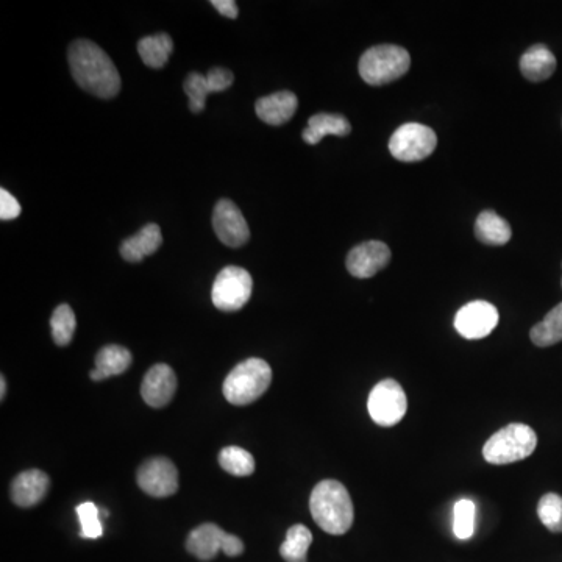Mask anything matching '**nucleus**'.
I'll use <instances>...</instances> for the list:
<instances>
[{"mask_svg":"<svg viewBox=\"0 0 562 562\" xmlns=\"http://www.w3.org/2000/svg\"><path fill=\"white\" fill-rule=\"evenodd\" d=\"M310 511L314 522L333 536L346 534L355 519L349 491L336 480H324L317 484L311 492Z\"/></svg>","mask_w":562,"mask_h":562,"instance_id":"obj_2","label":"nucleus"},{"mask_svg":"<svg viewBox=\"0 0 562 562\" xmlns=\"http://www.w3.org/2000/svg\"><path fill=\"white\" fill-rule=\"evenodd\" d=\"M207 79L210 82L213 93H222V91L233 85L235 75L225 68H213L208 72Z\"/></svg>","mask_w":562,"mask_h":562,"instance_id":"obj_32","label":"nucleus"},{"mask_svg":"<svg viewBox=\"0 0 562 562\" xmlns=\"http://www.w3.org/2000/svg\"><path fill=\"white\" fill-rule=\"evenodd\" d=\"M222 552L227 556H239L244 552V544H242L241 539L236 538L233 534H228L225 536L224 547H222Z\"/></svg>","mask_w":562,"mask_h":562,"instance_id":"obj_34","label":"nucleus"},{"mask_svg":"<svg viewBox=\"0 0 562 562\" xmlns=\"http://www.w3.org/2000/svg\"><path fill=\"white\" fill-rule=\"evenodd\" d=\"M475 235L478 241L488 246H505L511 241V227L503 217L498 216L494 211H483L475 222Z\"/></svg>","mask_w":562,"mask_h":562,"instance_id":"obj_21","label":"nucleus"},{"mask_svg":"<svg viewBox=\"0 0 562 562\" xmlns=\"http://www.w3.org/2000/svg\"><path fill=\"white\" fill-rule=\"evenodd\" d=\"M391 261V249L385 242L367 241L353 247L347 255V271L356 278H370Z\"/></svg>","mask_w":562,"mask_h":562,"instance_id":"obj_12","label":"nucleus"},{"mask_svg":"<svg viewBox=\"0 0 562 562\" xmlns=\"http://www.w3.org/2000/svg\"><path fill=\"white\" fill-rule=\"evenodd\" d=\"M186 96L189 99V110L193 113H200L205 108L208 94L213 93L210 82H208L207 75L199 74V72H191L186 77L185 83Z\"/></svg>","mask_w":562,"mask_h":562,"instance_id":"obj_27","label":"nucleus"},{"mask_svg":"<svg viewBox=\"0 0 562 562\" xmlns=\"http://www.w3.org/2000/svg\"><path fill=\"white\" fill-rule=\"evenodd\" d=\"M253 280L252 275L238 266L224 267L211 289V300L217 310L232 311L241 310L252 296Z\"/></svg>","mask_w":562,"mask_h":562,"instance_id":"obj_7","label":"nucleus"},{"mask_svg":"<svg viewBox=\"0 0 562 562\" xmlns=\"http://www.w3.org/2000/svg\"><path fill=\"white\" fill-rule=\"evenodd\" d=\"M21 203L8 193L7 189H0V219L13 221L21 214Z\"/></svg>","mask_w":562,"mask_h":562,"instance_id":"obj_31","label":"nucleus"},{"mask_svg":"<svg viewBox=\"0 0 562 562\" xmlns=\"http://www.w3.org/2000/svg\"><path fill=\"white\" fill-rule=\"evenodd\" d=\"M161 244H163L161 228L157 224H149L141 228L138 235L122 242L121 255L129 263H139L152 253L157 252Z\"/></svg>","mask_w":562,"mask_h":562,"instance_id":"obj_17","label":"nucleus"},{"mask_svg":"<svg viewBox=\"0 0 562 562\" xmlns=\"http://www.w3.org/2000/svg\"><path fill=\"white\" fill-rule=\"evenodd\" d=\"M352 132V125L341 114L319 113L311 116L308 127L303 130L302 138L306 144L316 146L325 136H347Z\"/></svg>","mask_w":562,"mask_h":562,"instance_id":"obj_18","label":"nucleus"},{"mask_svg":"<svg viewBox=\"0 0 562 562\" xmlns=\"http://www.w3.org/2000/svg\"><path fill=\"white\" fill-rule=\"evenodd\" d=\"M475 523V505L469 498L459 500L455 505V523H453V530L455 536L461 541L472 538L474 534Z\"/></svg>","mask_w":562,"mask_h":562,"instance_id":"obj_29","label":"nucleus"},{"mask_svg":"<svg viewBox=\"0 0 562 562\" xmlns=\"http://www.w3.org/2000/svg\"><path fill=\"white\" fill-rule=\"evenodd\" d=\"M49 477L38 469L25 470L11 483V500L21 508H32L46 497Z\"/></svg>","mask_w":562,"mask_h":562,"instance_id":"obj_14","label":"nucleus"},{"mask_svg":"<svg viewBox=\"0 0 562 562\" xmlns=\"http://www.w3.org/2000/svg\"><path fill=\"white\" fill-rule=\"evenodd\" d=\"M313 542V534L305 525L289 528L286 539L280 547L281 558L286 562H306V555Z\"/></svg>","mask_w":562,"mask_h":562,"instance_id":"obj_24","label":"nucleus"},{"mask_svg":"<svg viewBox=\"0 0 562 562\" xmlns=\"http://www.w3.org/2000/svg\"><path fill=\"white\" fill-rule=\"evenodd\" d=\"M272 381V369L261 358H249L239 363L225 378V399L235 406H246L257 402L269 389Z\"/></svg>","mask_w":562,"mask_h":562,"instance_id":"obj_3","label":"nucleus"},{"mask_svg":"<svg viewBox=\"0 0 562 562\" xmlns=\"http://www.w3.org/2000/svg\"><path fill=\"white\" fill-rule=\"evenodd\" d=\"M68 61L75 82L89 94L111 99L121 91V75L113 60L93 41H74L68 49Z\"/></svg>","mask_w":562,"mask_h":562,"instance_id":"obj_1","label":"nucleus"},{"mask_svg":"<svg viewBox=\"0 0 562 562\" xmlns=\"http://www.w3.org/2000/svg\"><path fill=\"white\" fill-rule=\"evenodd\" d=\"M219 464L228 474L235 477H249L255 472V459L247 450L241 447H225L219 453Z\"/></svg>","mask_w":562,"mask_h":562,"instance_id":"obj_25","label":"nucleus"},{"mask_svg":"<svg viewBox=\"0 0 562 562\" xmlns=\"http://www.w3.org/2000/svg\"><path fill=\"white\" fill-rule=\"evenodd\" d=\"M408 50L394 44L370 47L360 60L361 79L370 86L388 85L410 71Z\"/></svg>","mask_w":562,"mask_h":562,"instance_id":"obj_5","label":"nucleus"},{"mask_svg":"<svg viewBox=\"0 0 562 562\" xmlns=\"http://www.w3.org/2000/svg\"><path fill=\"white\" fill-rule=\"evenodd\" d=\"M520 71L530 82H544L556 71V58L544 44H534L520 58Z\"/></svg>","mask_w":562,"mask_h":562,"instance_id":"obj_19","label":"nucleus"},{"mask_svg":"<svg viewBox=\"0 0 562 562\" xmlns=\"http://www.w3.org/2000/svg\"><path fill=\"white\" fill-rule=\"evenodd\" d=\"M82 533L80 536L85 539H97L104 533L102 522H100V511L94 503L86 502L77 506Z\"/></svg>","mask_w":562,"mask_h":562,"instance_id":"obj_30","label":"nucleus"},{"mask_svg":"<svg viewBox=\"0 0 562 562\" xmlns=\"http://www.w3.org/2000/svg\"><path fill=\"white\" fill-rule=\"evenodd\" d=\"M497 325V308L484 300L467 303L455 316L456 331L466 339L486 338Z\"/></svg>","mask_w":562,"mask_h":562,"instance_id":"obj_10","label":"nucleus"},{"mask_svg":"<svg viewBox=\"0 0 562 562\" xmlns=\"http://www.w3.org/2000/svg\"><path fill=\"white\" fill-rule=\"evenodd\" d=\"M174 43L168 33H157L139 40L138 54L144 65L152 69H161L171 57Z\"/></svg>","mask_w":562,"mask_h":562,"instance_id":"obj_22","label":"nucleus"},{"mask_svg":"<svg viewBox=\"0 0 562 562\" xmlns=\"http://www.w3.org/2000/svg\"><path fill=\"white\" fill-rule=\"evenodd\" d=\"M438 146V136L424 124L410 122L392 133L389 152L395 160L416 163L425 160Z\"/></svg>","mask_w":562,"mask_h":562,"instance_id":"obj_6","label":"nucleus"},{"mask_svg":"<svg viewBox=\"0 0 562 562\" xmlns=\"http://www.w3.org/2000/svg\"><path fill=\"white\" fill-rule=\"evenodd\" d=\"M175 391H177V377L168 364L150 367L141 385V395L147 405L152 408H163L174 399Z\"/></svg>","mask_w":562,"mask_h":562,"instance_id":"obj_13","label":"nucleus"},{"mask_svg":"<svg viewBox=\"0 0 562 562\" xmlns=\"http://www.w3.org/2000/svg\"><path fill=\"white\" fill-rule=\"evenodd\" d=\"M213 227L219 241L233 249L244 246L250 239L249 225L244 219V214L232 200L222 199L216 203Z\"/></svg>","mask_w":562,"mask_h":562,"instance_id":"obj_9","label":"nucleus"},{"mask_svg":"<svg viewBox=\"0 0 562 562\" xmlns=\"http://www.w3.org/2000/svg\"><path fill=\"white\" fill-rule=\"evenodd\" d=\"M530 338L538 347H552L562 341V303L531 328Z\"/></svg>","mask_w":562,"mask_h":562,"instance_id":"obj_23","label":"nucleus"},{"mask_svg":"<svg viewBox=\"0 0 562 562\" xmlns=\"http://www.w3.org/2000/svg\"><path fill=\"white\" fill-rule=\"evenodd\" d=\"M538 516L544 527L552 533H562V497L558 494H545L539 500Z\"/></svg>","mask_w":562,"mask_h":562,"instance_id":"obj_28","label":"nucleus"},{"mask_svg":"<svg viewBox=\"0 0 562 562\" xmlns=\"http://www.w3.org/2000/svg\"><path fill=\"white\" fill-rule=\"evenodd\" d=\"M225 536L227 533L214 523H203L196 530L191 531L186 541V548L200 561H211L224 547Z\"/></svg>","mask_w":562,"mask_h":562,"instance_id":"obj_16","label":"nucleus"},{"mask_svg":"<svg viewBox=\"0 0 562 562\" xmlns=\"http://www.w3.org/2000/svg\"><path fill=\"white\" fill-rule=\"evenodd\" d=\"M538 445V436L533 428L525 424H509L492 434L484 444L483 456L489 464L502 466L523 461L533 455Z\"/></svg>","mask_w":562,"mask_h":562,"instance_id":"obj_4","label":"nucleus"},{"mask_svg":"<svg viewBox=\"0 0 562 562\" xmlns=\"http://www.w3.org/2000/svg\"><path fill=\"white\" fill-rule=\"evenodd\" d=\"M299 100L291 91H280L271 96L261 97L255 104L258 118L269 125H283L296 114Z\"/></svg>","mask_w":562,"mask_h":562,"instance_id":"obj_15","label":"nucleus"},{"mask_svg":"<svg viewBox=\"0 0 562 562\" xmlns=\"http://www.w3.org/2000/svg\"><path fill=\"white\" fill-rule=\"evenodd\" d=\"M50 327H52V338H54L55 344L61 347L68 346L69 342L72 341V336H74L75 327H77V321H75V314L71 306L66 305V303L57 306L54 314H52V319H50Z\"/></svg>","mask_w":562,"mask_h":562,"instance_id":"obj_26","label":"nucleus"},{"mask_svg":"<svg viewBox=\"0 0 562 562\" xmlns=\"http://www.w3.org/2000/svg\"><path fill=\"white\" fill-rule=\"evenodd\" d=\"M138 484L150 497H171L178 491L177 467L163 456L149 459L139 467Z\"/></svg>","mask_w":562,"mask_h":562,"instance_id":"obj_11","label":"nucleus"},{"mask_svg":"<svg viewBox=\"0 0 562 562\" xmlns=\"http://www.w3.org/2000/svg\"><path fill=\"white\" fill-rule=\"evenodd\" d=\"M214 8H216L222 16L228 19H236L239 15L238 4L235 0H213L211 2Z\"/></svg>","mask_w":562,"mask_h":562,"instance_id":"obj_33","label":"nucleus"},{"mask_svg":"<svg viewBox=\"0 0 562 562\" xmlns=\"http://www.w3.org/2000/svg\"><path fill=\"white\" fill-rule=\"evenodd\" d=\"M132 353L122 346H105L96 356V369L89 374L93 381L107 380L114 375L124 374L132 364Z\"/></svg>","mask_w":562,"mask_h":562,"instance_id":"obj_20","label":"nucleus"},{"mask_svg":"<svg viewBox=\"0 0 562 562\" xmlns=\"http://www.w3.org/2000/svg\"><path fill=\"white\" fill-rule=\"evenodd\" d=\"M370 417L380 427H394L405 417L408 400L400 383L383 380L372 389L367 402Z\"/></svg>","mask_w":562,"mask_h":562,"instance_id":"obj_8","label":"nucleus"},{"mask_svg":"<svg viewBox=\"0 0 562 562\" xmlns=\"http://www.w3.org/2000/svg\"><path fill=\"white\" fill-rule=\"evenodd\" d=\"M0 389H2L0 391V399L4 400L5 394H7V380H5V377L0 378Z\"/></svg>","mask_w":562,"mask_h":562,"instance_id":"obj_35","label":"nucleus"}]
</instances>
